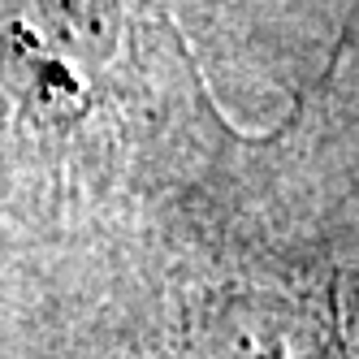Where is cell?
<instances>
[{"label": "cell", "instance_id": "obj_1", "mask_svg": "<svg viewBox=\"0 0 359 359\" xmlns=\"http://www.w3.org/2000/svg\"><path fill=\"white\" fill-rule=\"evenodd\" d=\"M0 95L53 182L113 169L208 100L156 0H0Z\"/></svg>", "mask_w": 359, "mask_h": 359}]
</instances>
